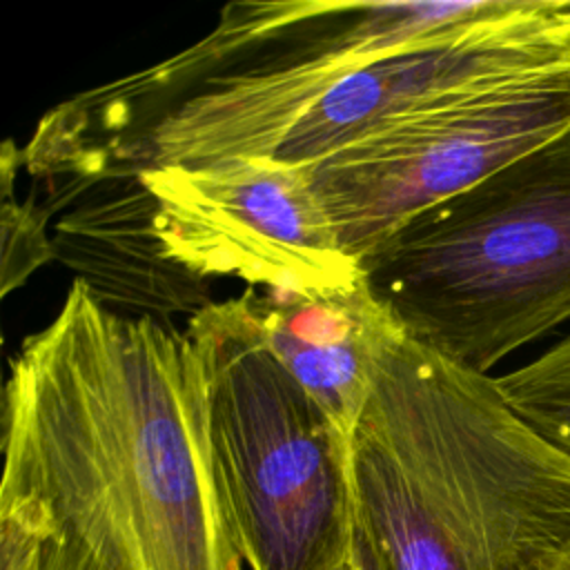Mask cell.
Masks as SVG:
<instances>
[{
  "label": "cell",
  "mask_w": 570,
  "mask_h": 570,
  "mask_svg": "<svg viewBox=\"0 0 570 570\" xmlns=\"http://www.w3.org/2000/svg\"><path fill=\"white\" fill-rule=\"evenodd\" d=\"M505 401L570 452V334L521 367L494 376Z\"/></svg>",
  "instance_id": "30bf717a"
},
{
  "label": "cell",
  "mask_w": 570,
  "mask_h": 570,
  "mask_svg": "<svg viewBox=\"0 0 570 570\" xmlns=\"http://www.w3.org/2000/svg\"><path fill=\"white\" fill-rule=\"evenodd\" d=\"M247 292L274 358L352 439L379 356L403 334L401 325L372 294L365 276L334 292Z\"/></svg>",
  "instance_id": "ba28073f"
},
{
  "label": "cell",
  "mask_w": 570,
  "mask_h": 570,
  "mask_svg": "<svg viewBox=\"0 0 570 570\" xmlns=\"http://www.w3.org/2000/svg\"><path fill=\"white\" fill-rule=\"evenodd\" d=\"M570 129V69L401 120L312 165L341 247L363 258L394 227Z\"/></svg>",
  "instance_id": "5b68a950"
},
{
  "label": "cell",
  "mask_w": 570,
  "mask_h": 570,
  "mask_svg": "<svg viewBox=\"0 0 570 570\" xmlns=\"http://www.w3.org/2000/svg\"><path fill=\"white\" fill-rule=\"evenodd\" d=\"M200 414L252 570H334L350 559V439L265 345L245 289L189 318Z\"/></svg>",
  "instance_id": "277c9868"
},
{
  "label": "cell",
  "mask_w": 570,
  "mask_h": 570,
  "mask_svg": "<svg viewBox=\"0 0 570 570\" xmlns=\"http://www.w3.org/2000/svg\"><path fill=\"white\" fill-rule=\"evenodd\" d=\"M0 570H100L87 548L36 501L0 490Z\"/></svg>",
  "instance_id": "9c48e42d"
},
{
  "label": "cell",
  "mask_w": 570,
  "mask_h": 570,
  "mask_svg": "<svg viewBox=\"0 0 570 570\" xmlns=\"http://www.w3.org/2000/svg\"><path fill=\"white\" fill-rule=\"evenodd\" d=\"M350 557L356 566V570H385V566L381 563V559L376 557V552L370 548V543L358 534V530L354 528V539H352V550Z\"/></svg>",
  "instance_id": "7c38bea8"
},
{
  "label": "cell",
  "mask_w": 570,
  "mask_h": 570,
  "mask_svg": "<svg viewBox=\"0 0 570 570\" xmlns=\"http://www.w3.org/2000/svg\"><path fill=\"white\" fill-rule=\"evenodd\" d=\"M49 209L38 205L31 196L24 203H13L4 189L2 205V294L20 285L38 265L56 258L53 243L45 234Z\"/></svg>",
  "instance_id": "8fae6325"
},
{
  "label": "cell",
  "mask_w": 570,
  "mask_h": 570,
  "mask_svg": "<svg viewBox=\"0 0 570 570\" xmlns=\"http://www.w3.org/2000/svg\"><path fill=\"white\" fill-rule=\"evenodd\" d=\"M350 454L354 523L385 570H570V452L494 376L394 336Z\"/></svg>",
  "instance_id": "7a4b0ae2"
},
{
  "label": "cell",
  "mask_w": 570,
  "mask_h": 570,
  "mask_svg": "<svg viewBox=\"0 0 570 570\" xmlns=\"http://www.w3.org/2000/svg\"><path fill=\"white\" fill-rule=\"evenodd\" d=\"M156 200L165 256L200 278L234 276L249 287L314 294L363 281L314 187L312 165L229 158L138 171Z\"/></svg>",
  "instance_id": "8992f818"
},
{
  "label": "cell",
  "mask_w": 570,
  "mask_h": 570,
  "mask_svg": "<svg viewBox=\"0 0 570 570\" xmlns=\"http://www.w3.org/2000/svg\"><path fill=\"white\" fill-rule=\"evenodd\" d=\"M361 267L403 334L488 374L570 321V129L379 240Z\"/></svg>",
  "instance_id": "3957f363"
},
{
  "label": "cell",
  "mask_w": 570,
  "mask_h": 570,
  "mask_svg": "<svg viewBox=\"0 0 570 570\" xmlns=\"http://www.w3.org/2000/svg\"><path fill=\"white\" fill-rule=\"evenodd\" d=\"M334 570H356V566H354V561H352V557H350V559H345L341 566H336Z\"/></svg>",
  "instance_id": "4fadbf2b"
},
{
  "label": "cell",
  "mask_w": 570,
  "mask_h": 570,
  "mask_svg": "<svg viewBox=\"0 0 570 570\" xmlns=\"http://www.w3.org/2000/svg\"><path fill=\"white\" fill-rule=\"evenodd\" d=\"M4 492L60 521L100 570H243L205 439L191 341L73 278L9 361Z\"/></svg>",
  "instance_id": "6da1fadb"
},
{
  "label": "cell",
  "mask_w": 570,
  "mask_h": 570,
  "mask_svg": "<svg viewBox=\"0 0 570 570\" xmlns=\"http://www.w3.org/2000/svg\"><path fill=\"white\" fill-rule=\"evenodd\" d=\"M53 227V254L91 296L127 316L169 323L212 305L207 278L169 261L154 232L156 200L138 174L109 178Z\"/></svg>",
  "instance_id": "52a82bcc"
}]
</instances>
